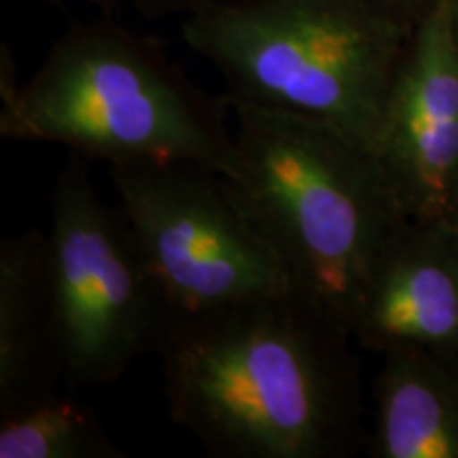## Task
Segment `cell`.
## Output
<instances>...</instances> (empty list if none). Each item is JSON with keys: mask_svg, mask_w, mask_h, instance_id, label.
<instances>
[{"mask_svg": "<svg viewBox=\"0 0 458 458\" xmlns=\"http://www.w3.org/2000/svg\"><path fill=\"white\" fill-rule=\"evenodd\" d=\"M98 416L55 397L0 416V458H123Z\"/></svg>", "mask_w": 458, "mask_h": 458, "instance_id": "obj_11", "label": "cell"}, {"mask_svg": "<svg viewBox=\"0 0 458 458\" xmlns=\"http://www.w3.org/2000/svg\"><path fill=\"white\" fill-rule=\"evenodd\" d=\"M223 100L236 145L227 181L297 293L351 331L377 263L410 219L391 179L369 147L327 123Z\"/></svg>", "mask_w": 458, "mask_h": 458, "instance_id": "obj_2", "label": "cell"}, {"mask_svg": "<svg viewBox=\"0 0 458 458\" xmlns=\"http://www.w3.org/2000/svg\"><path fill=\"white\" fill-rule=\"evenodd\" d=\"M374 352L458 354V223L410 216L377 263L352 320Z\"/></svg>", "mask_w": 458, "mask_h": 458, "instance_id": "obj_8", "label": "cell"}, {"mask_svg": "<svg viewBox=\"0 0 458 458\" xmlns=\"http://www.w3.org/2000/svg\"><path fill=\"white\" fill-rule=\"evenodd\" d=\"M108 176L174 320L295 291L276 246L219 172L134 162L108 165Z\"/></svg>", "mask_w": 458, "mask_h": 458, "instance_id": "obj_6", "label": "cell"}, {"mask_svg": "<svg viewBox=\"0 0 458 458\" xmlns=\"http://www.w3.org/2000/svg\"><path fill=\"white\" fill-rule=\"evenodd\" d=\"M64 386L49 233L38 229L0 244V416Z\"/></svg>", "mask_w": 458, "mask_h": 458, "instance_id": "obj_9", "label": "cell"}, {"mask_svg": "<svg viewBox=\"0 0 458 458\" xmlns=\"http://www.w3.org/2000/svg\"><path fill=\"white\" fill-rule=\"evenodd\" d=\"M452 24H454V32L458 38V0H452Z\"/></svg>", "mask_w": 458, "mask_h": 458, "instance_id": "obj_16", "label": "cell"}, {"mask_svg": "<svg viewBox=\"0 0 458 458\" xmlns=\"http://www.w3.org/2000/svg\"><path fill=\"white\" fill-rule=\"evenodd\" d=\"M374 382L376 458H458V354L388 351Z\"/></svg>", "mask_w": 458, "mask_h": 458, "instance_id": "obj_10", "label": "cell"}, {"mask_svg": "<svg viewBox=\"0 0 458 458\" xmlns=\"http://www.w3.org/2000/svg\"><path fill=\"white\" fill-rule=\"evenodd\" d=\"M51 4H66V3H74V0H47ZM77 3H85V4H91V7L100 9L105 15H111L114 9L122 4V0H77Z\"/></svg>", "mask_w": 458, "mask_h": 458, "instance_id": "obj_14", "label": "cell"}, {"mask_svg": "<svg viewBox=\"0 0 458 458\" xmlns=\"http://www.w3.org/2000/svg\"><path fill=\"white\" fill-rule=\"evenodd\" d=\"M357 344L297 291L176 318L159 348L170 418L215 458H344L363 431Z\"/></svg>", "mask_w": 458, "mask_h": 458, "instance_id": "obj_1", "label": "cell"}, {"mask_svg": "<svg viewBox=\"0 0 458 458\" xmlns=\"http://www.w3.org/2000/svg\"><path fill=\"white\" fill-rule=\"evenodd\" d=\"M47 233L64 386L111 385L159 352L174 323L170 303L123 210L102 202L74 157L55 179Z\"/></svg>", "mask_w": 458, "mask_h": 458, "instance_id": "obj_5", "label": "cell"}, {"mask_svg": "<svg viewBox=\"0 0 458 458\" xmlns=\"http://www.w3.org/2000/svg\"><path fill=\"white\" fill-rule=\"evenodd\" d=\"M376 9L385 11V13L397 17V20L405 21V24L416 26L418 17L425 13L431 0H368Z\"/></svg>", "mask_w": 458, "mask_h": 458, "instance_id": "obj_12", "label": "cell"}, {"mask_svg": "<svg viewBox=\"0 0 458 458\" xmlns=\"http://www.w3.org/2000/svg\"><path fill=\"white\" fill-rule=\"evenodd\" d=\"M445 216H450L452 221L454 223H458V182H456V187H454V191H452V198H450V206H448V215Z\"/></svg>", "mask_w": 458, "mask_h": 458, "instance_id": "obj_15", "label": "cell"}, {"mask_svg": "<svg viewBox=\"0 0 458 458\" xmlns=\"http://www.w3.org/2000/svg\"><path fill=\"white\" fill-rule=\"evenodd\" d=\"M208 0H134L136 9L147 17H164V15H187L189 11L198 9L199 4Z\"/></svg>", "mask_w": 458, "mask_h": 458, "instance_id": "obj_13", "label": "cell"}, {"mask_svg": "<svg viewBox=\"0 0 458 458\" xmlns=\"http://www.w3.org/2000/svg\"><path fill=\"white\" fill-rule=\"evenodd\" d=\"M410 216H445L458 182V38L452 0L418 17L374 142Z\"/></svg>", "mask_w": 458, "mask_h": 458, "instance_id": "obj_7", "label": "cell"}, {"mask_svg": "<svg viewBox=\"0 0 458 458\" xmlns=\"http://www.w3.org/2000/svg\"><path fill=\"white\" fill-rule=\"evenodd\" d=\"M0 98L3 139L62 145L108 165L189 162L225 179L236 170L225 100L199 94L157 43L108 15L68 28L24 85L3 47Z\"/></svg>", "mask_w": 458, "mask_h": 458, "instance_id": "obj_3", "label": "cell"}, {"mask_svg": "<svg viewBox=\"0 0 458 458\" xmlns=\"http://www.w3.org/2000/svg\"><path fill=\"white\" fill-rule=\"evenodd\" d=\"M411 30L368 0H208L181 24L223 98L317 119L371 151Z\"/></svg>", "mask_w": 458, "mask_h": 458, "instance_id": "obj_4", "label": "cell"}]
</instances>
